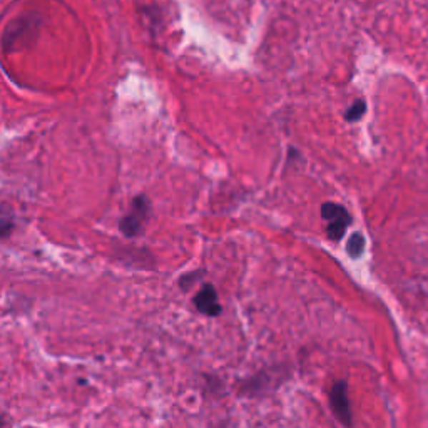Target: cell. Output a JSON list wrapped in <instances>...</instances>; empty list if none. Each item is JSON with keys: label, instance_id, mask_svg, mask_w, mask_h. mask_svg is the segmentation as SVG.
<instances>
[{"label": "cell", "instance_id": "obj_1", "mask_svg": "<svg viewBox=\"0 0 428 428\" xmlns=\"http://www.w3.org/2000/svg\"><path fill=\"white\" fill-rule=\"evenodd\" d=\"M149 211H151V204L146 196H137V198H134V201H132L131 213L126 214L119 223L122 234L127 236V238H134V236L139 234L142 228H144V223L147 221V216H149Z\"/></svg>", "mask_w": 428, "mask_h": 428}, {"label": "cell", "instance_id": "obj_2", "mask_svg": "<svg viewBox=\"0 0 428 428\" xmlns=\"http://www.w3.org/2000/svg\"><path fill=\"white\" fill-rule=\"evenodd\" d=\"M323 219L328 221V238L339 241L345 236L347 228L352 224V216L343 206L334 203H324L322 206Z\"/></svg>", "mask_w": 428, "mask_h": 428}, {"label": "cell", "instance_id": "obj_3", "mask_svg": "<svg viewBox=\"0 0 428 428\" xmlns=\"http://www.w3.org/2000/svg\"><path fill=\"white\" fill-rule=\"evenodd\" d=\"M329 405L334 417L338 418L343 425L352 427V407L348 400V387L345 380H338L333 383L332 390H329Z\"/></svg>", "mask_w": 428, "mask_h": 428}, {"label": "cell", "instance_id": "obj_4", "mask_svg": "<svg viewBox=\"0 0 428 428\" xmlns=\"http://www.w3.org/2000/svg\"><path fill=\"white\" fill-rule=\"evenodd\" d=\"M194 307L198 308L199 313L206 314V317H218L221 313V304L213 284L208 283L199 289L198 294L194 297Z\"/></svg>", "mask_w": 428, "mask_h": 428}, {"label": "cell", "instance_id": "obj_5", "mask_svg": "<svg viewBox=\"0 0 428 428\" xmlns=\"http://www.w3.org/2000/svg\"><path fill=\"white\" fill-rule=\"evenodd\" d=\"M347 251L353 259L360 258L363 251H365V238H363L362 233H353L350 236V239H348V244H347Z\"/></svg>", "mask_w": 428, "mask_h": 428}, {"label": "cell", "instance_id": "obj_6", "mask_svg": "<svg viewBox=\"0 0 428 428\" xmlns=\"http://www.w3.org/2000/svg\"><path fill=\"white\" fill-rule=\"evenodd\" d=\"M365 111H367L365 101L358 99V101L353 102V104L347 109V112H345V119H347L348 122H355V121H358V119H362L363 114H365Z\"/></svg>", "mask_w": 428, "mask_h": 428}]
</instances>
